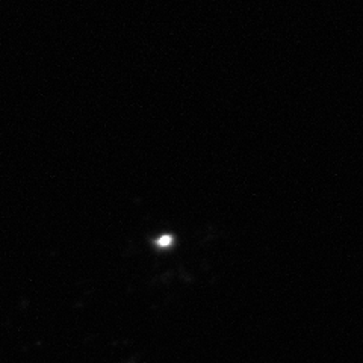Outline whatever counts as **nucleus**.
<instances>
[{"instance_id": "1", "label": "nucleus", "mask_w": 363, "mask_h": 363, "mask_svg": "<svg viewBox=\"0 0 363 363\" xmlns=\"http://www.w3.org/2000/svg\"><path fill=\"white\" fill-rule=\"evenodd\" d=\"M169 242H172V238H162V240H159V245H168Z\"/></svg>"}]
</instances>
